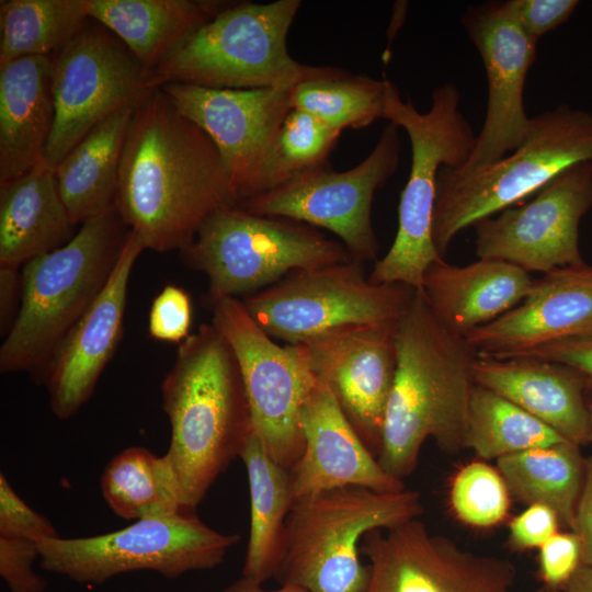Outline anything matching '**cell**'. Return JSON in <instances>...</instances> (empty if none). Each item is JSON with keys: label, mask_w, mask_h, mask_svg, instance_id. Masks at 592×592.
<instances>
[{"label": "cell", "mask_w": 592, "mask_h": 592, "mask_svg": "<svg viewBox=\"0 0 592 592\" xmlns=\"http://www.w3.org/2000/svg\"><path fill=\"white\" fill-rule=\"evenodd\" d=\"M300 4V0L231 2L148 73V87L294 89L339 72L331 66L300 64L288 53L287 35Z\"/></svg>", "instance_id": "obj_5"}, {"label": "cell", "mask_w": 592, "mask_h": 592, "mask_svg": "<svg viewBox=\"0 0 592 592\" xmlns=\"http://www.w3.org/2000/svg\"><path fill=\"white\" fill-rule=\"evenodd\" d=\"M134 110L122 109L100 123L54 170L75 225L116 210L121 161Z\"/></svg>", "instance_id": "obj_28"}, {"label": "cell", "mask_w": 592, "mask_h": 592, "mask_svg": "<svg viewBox=\"0 0 592 592\" xmlns=\"http://www.w3.org/2000/svg\"><path fill=\"white\" fill-rule=\"evenodd\" d=\"M171 439L166 457L177 476L183 511L204 500L253 432L241 372L227 340L203 323L180 343L161 384Z\"/></svg>", "instance_id": "obj_3"}, {"label": "cell", "mask_w": 592, "mask_h": 592, "mask_svg": "<svg viewBox=\"0 0 592 592\" xmlns=\"http://www.w3.org/2000/svg\"><path fill=\"white\" fill-rule=\"evenodd\" d=\"M76 226L45 162L0 185V267L20 269L62 247Z\"/></svg>", "instance_id": "obj_26"}, {"label": "cell", "mask_w": 592, "mask_h": 592, "mask_svg": "<svg viewBox=\"0 0 592 592\" xmlns=\"http://www.w3.org/2000/svg\"><path fill=\"white\" fill-rule=\"evenodd\" d=\"M144 250L140 239L129 231L105 286L48 366L45 385L50 409L59 420L75 415L90 399L121 341L129 277Z\"/></svg>", "instance_id": "obj_20"}, {"label": "cell", "mask_w": 592, "mask_h": 592, "mask_svg": "<svg viewBox=\"0 0 592 592\" xmlns=\"http://www.w3.org/2000/svg\"><path fill=\"white\" fill-rule=\"evenodd\" d=\"M510 501L502 475L486 460L463 466L449 485L451 510L469 526L491 527L501 523L509 512Z\"/></svg>", "instance_id": "obj_36"}, {"label": "cell", "mask_w": 592, "mask_h": 592, "mask_svg": "<svg viewBox=\"0 0 592 592\" xmlns=\"http://www.w3.org/2000/svg\"><path fill=\"white\" fill-rule=\"evenodd\" d=\"M517 18L525 32L535 41L566 23L578 0H514Z\"/></svg>", "instance_id": "obj_43"}, {"label": "cell", "mask_w": 592, "mask_h": 592, "mask_svg": "<svg viewBox=\"0 0 592 592\" xmlns=\"http://www.w3.org/2000/svg\"><path fill=\"white\" fill-rule=\"evenodd\" d=\"M240 458L250 493V532L241 577L262 584L275 577L281 562L286 520L294 503L291 471L267 454L254 431Z\"/></svg>", "instance_id": "obj_29"}, {"label": "cell", "mask_w": 592, "mask_h": 592, "mask_svg": "<svg viewBox=\"0 0 592 592\" xmlns=\"http://www.w3.org/2000/svg\"><path fill=\"white\" fill-rule=\"evenodd\" d=\"M219 592H309L300 587L284 584L276 590H265L262 584L252 582L243 577L234 581Z\"/></svg>", "instance_id": "obj_46"}, {"label": "cell", "mask_w": 592, "mask_h": 592, "mask_svg": "<svg viewBox=\"0 0 592 592\" xmlns=\"http://www.w3.org/2000/svg\"><path fill=\"white\" fill-rule=\"evenodd\" d=\"M497 468L511 497L526 505L549 506L573 531L585 476L579 444L565 441L506 455L497 460Z\"/></svg>", "instance_id": "obj_30"}, {"label": "cell", "mask_w": 592, "mask_h": 592, "mask_svg": "<svg viewBox=\"0 0 592 592\" xmlns=\"http://www.w3.org/2000/svg\"><path fill=\"white\" fill-rule=\"evenodd\" d=\"M398 364L389 397L383 444V469L402 480L418 466L423 443L432 439L445 453L464 447L473 368L479 356L464 337L444 327L423 293L397 323Z\"/></svg>", "instance_id": "obj_2"}, {"label": "cell", "mask_w": 592, "mask_h": 592, "mask_svg": "<svg viewBox=\"0 0 592 592\" xmlns=\"http://www.w3.org/2000/svg\"><path fill=\"white\" fill-rule=\"evenodd\" d=\"M18 298H21V274L19 269L13 267H0V321L1 330L9 331L11 327V319L15 312Z\"/></svg>", "instance_id": "obj_45"}, {"label": "cell", "mask_w": 592, "mask_h": 592, "mask_svg": "<svg viewBox=\"0 0 592 592\" xmlns=\"http://www.w3.org/2000/svg\"><path fill=\"white\" fill-rule=\"evenodd\" d=\"M180 257L208 276V303L257 293L295 271L353 260L341 242L315 227L252 214L239 205L207 217Z\"/></svg>", "instance_id": "obj_9"}, {"label": "cell", "mask_w": 592, "mask_h": 592, "mask_svg": "<svg viewBox=\"0 0 592 592\" xmlns=\"http://www.w3.org/2000/svg\"><path fill=\"white\" fill-rule=\"evenodd\" d=\"M301 424L304 451L289 469L294 502L345 487L378 492L406 489L402 480L383 469L329 388L318 379L305 401Z\"/></svg>", "instance_id": "obj_21"}, {"label": "cell", "mask_w": 592, "mask_h": 592, "mask_svg": "<svg viewBox=\"0 0 592 592\" xmlns=\"http://www.w3.org/2000/svg\"><path fill=\"white\" fill-rule=\"evenodd\" d=\"M592 332V266L563 267L535 280L514 308L465 338L479 355L506 358Z\"/></svg>", "instance_id": "obj_22"}, {"label": "cell", "mask_w": 592, "mask_h": 592, "mask_svg": "<svg viewBox=\"0 0 592 592\" xmlns=\"http://www.w3.org/2000/svg\"><path fill=\"white\" fill-rule=\"evenodd\" d=\"M581 565V543L572 531L557 532L539 547L540 578L551 592L563 590Z\"/></svg>", "instance_id": "obj_40"}, {"label": "cell", "mask_w": 592, "mask_h": 592, "mask_svg": "<svg viewBox=\"0 0 592 592\" xmlns=\"http://www.w3.org/2000/svg\"><path fill=\"white\" fill-rule=\"evenodd\" d=\"M369 577L364 592H510L515 568L430 533L414 519L368 532L361 542Z\"/></svg>", "instance_id": "obj_16"}, {"label": "cell", "mask_w": 592, "mask_h": 592, "mask_svg": "<svg viewBox=\"0 0 592 592\" xmlns=\"http://www.w3.org/2000/svg\"><path fill=\"white\" fill-rule=\"evenodd\" d=\"M0 537L36 543L59 537L52 522L25 503L3 473L0 474Z\"/></svg>", "instance_id": "obj_37"}, {"label": "cell", "mask_w": 592, "mask_h": 592, "mask_svg": "<svg viewBox=\"0 0 592 592\" xmlns=\"http://www.w3.org/2000/svg\"><path fill=\"white\" fill-rule=\"evenodd\" d=\"M568 441L501 395L475 385L468 408L464 447L481 460H498L522 451Z\"/></svg>", "instance_id": "obj_33"}, {"label": "cell", "mask_w": 592, "mask_h": 592, "mask_svg": "<svg viewBox=\"0 0 592 592\" xmlns=\"http://www.w3.org/2000/svg\"><path fill=\"white\" fill-rule=\"evenodd\" d=\"M534 282L509 262L479 259L458 266L443 259L428 269L421 292L437 320L465 337L519 305Z\"/></svg>", "instance_id": "obj_24"}, {"label": "cell", "mask_w": 592, "mask_h": 592, "mask_svg": "<svg viewBox=\"0 0 592 592\" xmlns=\"http://www.w3.org/2000/svg\"><path fill=\"white\" fill-rule=\"evenodd\" d=\"M389 123L369 155L357 166L335 171L329 163L304 171L276 189L239 202L244 210L284 217L338 236L354 261H377L372 224L374 195L396 172L401 144Z\"/></svg>", "instance_id": "obj_13"}, {"label": "cell", "mask_w": 592, "mask_h": 592, "mask_svg": "<svg viewBox=\"0 0 592 592\" xmlns=\"http://www.w3.org/2000/svg\"><path fill=\"white\" fill-rule=\"evenodd\" d=\"M556 512L544 504H531L510 523L509 545L515 550L539 548L558 532Z\"/></svg>", "instance_id": "obj_41"}, {"label": "cell", "mask_w": 592, "mask_h": 592, "mask_svg": "<svg viewBox=\"0 0 592 592\" xmlns=\"http://www.w3.org/2000/svg\"><path fill=\"white\" fill-rule=\"evenodd\" d=\"M565 592H592V567L581 565L567 585Z\"/></svg>", "instance_id": "obj_47"}, {"label": "cell", "mask_w": 592, "mask_h": 592, "mask_svg": "<svg viewBox=\"0 0 592 592\" xmlns=\"http://www.w3.org/2000/svg\"><path fill=\"white\" fill-rule=\"evenodd\" d=\"M209 304L212 325L237 358L253 431L267 454L291 469L304 451L301 413L317 382L306 349L303 344L278 345L238 298L225 297Z\"/></svg>", "instance_id": "obj_12"}, {"label": "cell", "mask_w": 592, "mask_h": 592, "mask_svg": "<svg viewBox=\"0 0 592 592\" xmlns=\"http://www.w3.org/2000/svg\"><path fill=\"white\" fill-rule=\"evenodd\" d=\"M128 232L112 210L22 266L19 309L0 348L2 373L29 372L45 384L53 357L105 286Z\"/></svg>", "instance_id": "obj_4"}, {"label": "cell", "mask_w": 592, "mask_h": 592, "mask_svg": "<svg viewBox=\"0 0 592 592\" xmlns=\"http://www.w3.org/2000/svg\"><path fill=\"white\" fill-rule=\"evenodd\" d=\"M397 323L348 327L301 343L315 377L376 458L397 372Z\"/></svg>", "instance_id": "obj_18"}, {"label": "cell", "mask_w": 592, "mask_h": 592, "mask_svg": "<svg viewBox=\"0 0 592 592\" xmlns=\"http://www.w3.org/2000/svg\"><path fill=\"white\" fill-rule=\"evenodd\" d=\"M38 543L0 537V576L10 592H45L47 582L34 570Z\"/></svg>", "instance_id": "obj_39"}, {"label": "cell", "mask_w": 592, "mask_h": 592, "mask_svg": "<svg viewBox=\"0 0 592 592\" xmlns=\"http://www.w3.org/2000/svg\"><path fill=\"white\" fill-rule=\"evenodd\" d=\"M231 2L221 0H86L89 19L112 32L150 72L193 31Z\"/></svg>", "instance_id": "obj_27"}, {"label": "cell", "mask_w": 592, "mask_h": 592, "mask_svg": "<svg viewBox=\"0 0 592 592\" xmlns=\"http://www.w3.org/2000/svg\"><path fill=\"white\" fill-rule=\"evenodd\" d=\"M192 303L181 287L167 285L153 299L149 311L150 335L164 342H183L190 334Z\"/></svg>", "instance_id": "obj_38"}, {"label": "cell", "mask_w": 592, "mask_h": 592, "mask_svg": "<svg viewBox=\"0 0 592 592\" xmlns=\"http://www.w3.org/2000/svg\"><path fill=\"white\" fill-rule=\"evenodd\" d=\"M210 137L160 88L135 106L119 169L116 210L145 249H185L216 210L237 205Z\"/></svg>", "instance_id": "obj_1"}, {"label": "cell", "mask_w": 592, "mask_h": 592, "mask_svg": "<svg viewBox=\"0 0 592 592\" xmlns=\"http://www.w3.org/2000/svg\"><path fill=\"white\" fill-rule=\"evenodd\" d=\"M52 72L46 56L0 67V185L44 162L55 115Z\"/></svg>", "instance_id": "obj_25"}, {"label": "cell", "mask_w": 592, "mask_h": 592, "mask_svg": "<svg viewBox=\"0 0 592 592\" xmlns=\"http://www.w3.org/2000/svg\"><path fill=\"white\" fill-rule=\"evenodd\" d=\"M538 592H551V591H549L548 589L545 588V589H543V590H540Z\"/></svg>", "instance_id": "obj_49"}, {"label": "cell", "mask_w": 592, "mask_h": 592, "mask_svg": "<svg viewBox=\"0 0 592 592\" xmlns=\"http://www.w3.org/2000/svg\"><path fill=\"white\" fill-rule=\"evenodd\" d=\"M160 89L214 141L238 203L248 200L272 143L293 110V89H217L189 83H167Z\"/></svg>", "instance_id": "obj_19"}, {"label": "cell", "mask_w": 592, "mask_h": 592, "mask_svg": "<svg viewBox=\"0 0 592 592\" xmlns=\"http://www.w3.org/2000/svg\"><path fill=\"white\" fill-rule=\"evenodd\" d=\"M414 292L402 284H374L363 263L351 260L295 271L243 304L272 339L301 344L348 327L396 322Z\"/></svg>", "instance_id": "obj_11"}, {"label": "cell", "mask_w": 592, "mask_h": 592, "mask_svg": "<svg viewBox=\"0 0 592 592\" xmlns=\"http://www.w3.org/2000/svg\"><path fill=\"white\" fill-rule=\"evenodd\" d=\"M534 195L473 226L476 255L528 273L584 265L579 228L592 209V161L568 167Z\"/></svg>", "instance_id": "obj_15"}, {"label": "cell", "mask_w": 592, "mask_h": 592, "mask_svg": "<svg viewBox=\"0 0 592 592\" xmlns=\"http://www.w3.org/2000/svg\"><path fill=\"white\" fill-rule=\"evenodd\" d=\"M462 24L482 59L488 83L483 125L467 163L459 168L473 170L500 160L526 139L532 117L525 112L524 88L537 41L523 29L514 0L471 5Z\"/></svg>", "instance_id": "obj_17"}, {"label": "cell", "mask_w": 592, "mask_h": 592, "mask_svg": "<svg viewBox=\"0 0 592 592\" xmlns=\"http://www.w3.org/2000/svg\"><path fill=\"white\" fill-rule=\"evenodd\" d=\"M592 161V113L568 104L532 117L523 144L473 170L442 167L437 174L433 241L445 259L467 227L517 205L568 167Z\"/></svg>", "instance_id": "obj_8"}, {"label": "cell", "mask_w": 592, "mask_h": 592, "mask_svg": "<svg viewBox=\"0 0 592 592\" xmlns=\"http://www.w3.org/2000/svg\"><path fill=\"white\" fill-rule=\"evenodd\" d=\"M387 78L339 72L300 82L292 90L293 109L342 132L384 118Z\"/></svg>", "instance_id": "obj_34"}, {"label": "cell", "mask_w": 592, "mask_h": 592, "mask_svg": "<svg viewBox=\"0 0 592 592\" xmlns=\"http://www.w3.org/2000/svg\"><path fill=\"white\" fill-rule=\"evenodd\" d=\"M341 133L293 109L272 143L249 198L267 193L304 171L328 164Z\"/></svg>", "instance_id": "obj_35"}, {"label": "cell", "mask_w": 592, "mask_h": 592, "mask_svg": "<svg viewBox=\"0 0 592 592\" xmlns=\"http://www.w3.org/2000/svg\"><path fill=\"white\" fill-rule=\"evenodd\" d=\"M423 513L414 490L378 492L337 488L297 500L288 513L283 551L274 578L309 592H364L369 577L361 542Z\"/></svg>", "instance_id": "obj_7"}, {"label": "cell", "mask_w": 592, "mask_h": 592, "mask_svg": "<svg viewBox=\"0 0 592 592\" xmlns=\"http://www.w3.org/2000/svg\"><path fill=\"white\" fill-rule=\"evenodd\" d=\"M88 19L86 0H1L0 67L29 56L54 58Z\"/></svg>", "instance_id": "obj_32"}, {"label": "cell", "mask_w": 592, "mask_h": 592, "mask_svg": "<svg viewBox=\"0 0 592 592\" xmlns=\"http://www.w3.org/2000/svg\"><path fill=\"white\" fill-rule=\"evenodd\" d=\"M473 374L476 384L512 401L566 440L580 446L589 443L587 380L572 367L534 357L479 355Z\"/></svg>", "instance_id": "obj_23"}, {"label": "cell", "mask_w": 592, "mask_h": 592, "mask_svg": "<svg viewBox=\"0 0 592 592\" xmlns=\"http://www.w3.org/2000/svg\"><path fill=\"white\" fill-rule=\"evenodd\" d=\"M100 486L109 508L124 520L184 512L179 482L168 458L145 447L132 446L118 453L104 468Z\"/></svg>", "instance_id": "obj_31"}, {"label": "cell", "mask_w": 592, "mask_h": 592, "mask_svg": "<svg viewBox=\"0 0 592 592\" xmlns=\"http://www.w3.org/2000/svg\"><path fill=\"white\" fill-rule=\"evenodd\" d=\"M459 101L457 87L444 83L432 92L429 112L420 113L387 80L384 119L406 130L411 145V168L400 196L395 240L368 275L374 284H402L422 291L428 269L443 260L433 241L437 174L442 167H464L476 141L459 111Z\"/></svg>", "instance_id": "obj_6"}, {"label": "cell", "mask_w": 592, "mask_h": 592, "mask_svg": "<svg viewBox=\"0 0 592 592\" xmlns=\"http://www.w3.org/2000/svg\"><path fill=\"white\" fill-rule=\"evenodd\" d=\"M148 70L102 24L88 19L53 58L54 124L44 162L53 170L113 113L150 90Z\"/></svg>", "instance_id": "obj_14"}, {"label": "cell", "mask_w": 592, "mask_h": 592, "mask_svg": "<svg viewBox=\"0 0 592 592\" xmlns=\"http://www.w3.org/2000/svg\"><path fill=\"white\" fill-rule=\"evenodd\" d=\"M581 543L582 563L592 567V455L585 458V476L572 531Z\"/></svg>", "instance_id": "obj_44"}, {"label": "cell", "mask_w": 592, "mask_h": 592, "mask_svg": "<svg viewBox=\"0 0 592 592\" xmlns=\"http://www.w3.org/2000/svg\"><path fill=\"white\" fill-rule=\"evenodd\" d=\"M510 357H534L567 365L582 374L587 380V391L592 390V332L561 339Z\"/></svg>", "instance_id": "obj_42"}, {"label": "cell", "mask_w": 592, "mask_h": 592, "mask_svg": "<svg viewBox=\"0 0 592 592\" xmlns=\"http://www.w3.org/2000/svg\"><path fill=\"white\" fill-rule=\"evenodd\" d=\"M585 400H587V408L589 411V419H590L589 443H592V390L585 392Z\"/></svg>", "instance_id": "obj_48"}, {"label": "cell", "mask_w": 592, "mask_h": 592, "mask_svg": "<svg viewBox=\"0 0 592 592\" xmlns=\"http://www.w3.org/2000/svg\"><path fill=\"white\" fill-rule=\"evenodd\" d=\"M240 539L190 513L149 517L111 533L38 542L39 565L78 583L101 584L117 574L150 570L167 579L212 570Z\"/></svg>", "instance_id": "obj_10"}]
</instances>
